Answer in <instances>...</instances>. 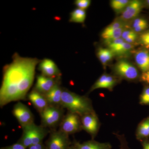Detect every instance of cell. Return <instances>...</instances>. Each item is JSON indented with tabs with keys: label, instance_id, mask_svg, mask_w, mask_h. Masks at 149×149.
Masks as SVG:
<instances>
[{
	"label": "cell",
	"instance_id": "6da1fadb",
	"mask_svg": "<svg viewBox=\"0 0 149 149\" xmlns=\"http://www.w3.org/2000/svg\"><path fill=\"white\" fill-rule=\"evenodd\" d=\"M40 61L37 58H25L15 53L13 61L3 68L0 89V106L11 102L24 100L34 82L35 68Z\"/></svg>",
	"mask_w": 149,
	"mask_h": 149
},
{
	"label": "cell",
	"instance_id": "7a4b0ae2",
	"mask_svg": "<svg viewBox=\"0 0 149 149\" xmlns=\"http://www.w3.org/2000/svg\"><path fill=\"white\" fill-rule=\"evenodd\" d=\"M61 106L80 117L95 111L92 102L88 97L77 95L65 88L63 90Z\"/></svg>",
	"mask_w": 149,
	"mask_h": 149
},
{
	"label": "cell",
	"instance_id": "3957f363",
	"mask_svg": "<svg viewBox=\"0 0 149 149\" xmlns=\"http://www.w3.org/2000/svg\"><path fill=\"white\" fill-rule=\"evenodd\" d=\"M22 129V136L18 142L26 148L42 143L49 132L47 128L42 125H36L35 123Z\"/></svg>",
	"mask_w": 149,
	"mask_h": 149
},
{
	"label": "cell",
	"instance_id": "277c9868",
	"mask_svg": "<svg viewBox=\"0 0 149 149\" xmlns=\"http://www.w3.org/2000/svg\"><path fill=\"white\" fill-rule=\"evenodd\" d=\"M63 108L59 106L49 105L40 114L41 125L47 128H54L60 125L64 116Z\"/></svg>",
	"mask_w": 149,
	"mask_h": 149
},
{
	"label": "cell",
	"instance_id": "5b68a950",
	"mask_svg": "<svg viewBox=\"0 0 149 149\" xmlns=\"http://www.w3.org/2000/svg\"><path fill=\"white\" fill-rule=\"evenodd\" d=\"M82 129L81 117L76 113L68 112L60 124L59 130L67 135L73 134Z\"/></svg>",
	"mask_w": 149,
	"mask_h": 149
},
{
	"label": "cell",
	"instance_id": "8992f818",
	"mask_svg": "<svg viewBox=\"0 0 149 149\" xmlns=\"http://www.w3.org/2000/svg\"><path fill=\"white\" fill-rule=\"evenodd\" d=\"M69 135L60 130L50 133L47 144V149H68L71 146Z\"/></svg>",
	"mask_w": 149,
	"mask_h": 149
},
{
	"label": "cell",
	"instance_id": "52a82bcc",
	"mask_svg": "<svg viewBox=\"0 0 149 149\" xmlns=\"http://www.w3.org/2000/svg\"><path fill=\"white\" fill-rule=\"evenodd\" d=\"M12 112L22 128L34 123L32 112L27 106L20 102L15 104Z\"/></svg>",
	"mask_w": 149,
	"mask_h": 149
},
{
	"label": "cell",
	"instance_id": "ba28073f",
	"mask_svg": "<svg viewBox=\"0 0 149 149\" xmlns=\"http://www.w3.org/2000/svg\"><path fill=\"white\" fill-rule=\"evenodd\" d=\"M114 71L118 76L128 80H136L139 76V72L136 67L124 60H121L116 64Z\"/></svg>",
	"mask_w": 149,
	"mask_h": 149
},
{
	"label": "cell",
	"instance_id": "9c48e42d",
	"mask_svg": "<svg viewBox=\"0 0 149 149\" xmlns=\"http://www.w3.org/2000/svg\"><path fill=\"white\" fill-rule=\"evenodd\" d=\"M82 129L90 134L92 137L95 136L100 127V123L95 111L81 116Z\"/></svg>",
	"mask_w": 149,
	"mask_h": 149
},
{
	"label": "cell",
	"instance_id": "30bf717a",
	"mask_svg": "<svg viewBox=\"0 0 149 149\" xmlns=\"http://www.w3.org/2000/svg\"><path fill=\"white\" fill-rule=\"evenodd\" d=\"M42 74L46 77L60 79L61 73L54 62L49 58L40 61L38 67Z\"/></svg>",
	"mask_w": 149,
	"mask_h": 149
},
{
	"label": "cell",
	"instance_id": "8fae6325",
	"mask_svg": "<svg viewBox=\"0 0 149 149\" xmlns=\"http://www.w3.org/2000/svg\"><path fill=\"white\" fill-rule=\"evenodd\" d=\"M144 3L139 0L130 1L128 5L123 11L120 18L125 21L136 18L143 8Z\"/></svg>",
	"mask_w": 149,
	"mask_h": 149
},
{
	"label": "cell",
	"instance_id": "7c38bea8",
	"mask_svg": "<svg viewBox=\"0 0 149 149\" xmlns=\"http://www.w3.org/2000/svg\"><path fill=\"white\" fill-rule=\"evenodd\" d=\"M60 79H54L46 77L40 74L37 77L36 84L34 90L45 95L52 89L60 81Z\"/></svg>",
	"mask_w": 149,
	"mask_h": 149
},
{
	"label": "cell",
	"instance_id": "4fadbf2b",
	"mask_svg": "<svg viewBox=\"0 0 149 149\" xmlns=\"http://www.w3.org/2000/svg\"><path fill=\"white\" fill-rule=\"evenodd\" d=\"M27 97L40 114L49 105L45 96L34 89L27 95Z\"/></svg>",
	"mask_w": 149,
	"mask_h": 149
},
{
	"label": "cell",
	"instance_id": "5bb4252c",
	"mask_svg": "<svg viewBox=\"0 0 149 149\" xmlns=\"http://www.w3.org/2000/svg\"><path fill=\"white\" fill-rule=\"evenodd\" d=\"M106 42L109 49L114 54L122 55L127 53L133 48V44L125 42L122 38Z\"/></svg>",
	"mask_w": 149,
	"mask_h": 149
},
{
	"label": "cell",
	"instance_id": "9a60e30c",
	"mask_svg": "<svg viewBox=\"0 0 149 149\" xmlns=\"http://www.w3.org/2000/svg\"><path fill=\"white\" fill-rule=\"evenodd\" d=\"M117 83V80L113 76L104 73L96 81L90 90L92 92L96 89L105 88L111 91Z\"/></svg>",
	"mask_w": 149,
	"mask_h": 149
},
{
	"label": "cell",
	"instance_id": "2e32d148",
	"mask_svg": "<svg viewBox=\"0 0 149 149\" xmlns=\"http://www.w3.org/2000/svg\"><path fill=\"white\" fill-rule=\"evenodd\" d=\"M63 90V88L59 82L49 92L44 95L49 105L61 106Z\"/></svg>",
	"mask_w": 149,
	"mask_h": 149
},
{
	"label": "cell",
	"instance_id": "e0dca14e",
	"mask_svg": "<svg viewBox=\"0 0 149 149\" xmlns=\"http://www.w3.org/2000/svg\"><path fill=\"white\" fill-rule=\"evenodd\" d=\"M135 61L142 72L149 70V51L143 49L138 51L135 54Z\"/></svg>",
	"mask_w": 149,
	"mask_h": 149
},
{
	"label": "cell",
	"instance_id": "ac0fdd59",
	"mask_svg": "<svg viewBox=\"0 0 149 149\" xmlns=\"http://www.w3.org/2000/svg\"><path fill=\"white\" fill-rule=\"evenodd\" d=\"M74 145L77 149H111V146L109 143H101L97 141H90L80 143L74 142Z\"/></svg>",
	"mask_w": 149,
	"mask_h": 149
},
{
	"label": "cell",
	"instance_id": "d6986e66",
	"mask_svg": "<svg viewBox=\"0 0 149 149\" xmlns=\"http://www.w3.org/2000/svg\"><path fill=\"white\" fill-rule=\"evenodd\" d=\"M125 27L113 30H106L104 29L102 33V37L106 41H111L121 38L122 33L125 30Z\"/></svg>",
	"mask_w": 149,
	"mask_h": 149
},
{
	"label": "cell",
	"instance_id": "ffe728a7",
	"mask_svg": "<svg viewBox=\"0 0 149 149\" xmlns=\"http://www.w3.org/2000/svg\"><path fill=\"white\" fill-rule=\"evenodd\" d=\"M97 55L99 59L105 67L111 60L114 54L109 49L100 48L98 50Z\"/></svg>",
	"mask_w": 149,
	"mask_h": 149
},
{
	"label": "cell",
	"instance_id": "44dd1931",
	"mask_svg": "<svg viewBox=\"0 0 149 149\" xmlns=\"http://www.w3.org/2000/svg\"><path fill=\"white\" fill-rule=\"evenodd\" d=\"M149 136V117L139 124L136 132L137 139H141Z\"/></svg>",
	"mask_w": 149,
	"mask_h": 149
},
{
	"label": "cell",
	"instance_id": "7402d4cb",
	"mask_svg": "<svg viewBox=\"0 0 149 149\" xmlns=\"http://www.w3.org/2000/svg\"><path fill=\"white\" fill-rule=\"evenodd\" d=\"M86 13L85 10L77 8L70 13V22L75 23H84L86 19Z\"/></svg>",
	"mask_w": 149,
	"mask_h": 149
},
{
	"label": "cell",
	"instance_id": "603a6c76",
	"mask_svg": "<svg viewBox=\"0 0 149 149\" xmlns=\"http://www.w3.org/2000/svg\"><path fill=\"white\" fill-rule=\"evenodd\" d=\"M130 1L128 0H113L111 2L112 8L116 12H121L124 10Z\"/></svg>",
	"mask_w": 149,
	"mask_h": 149
},
{
	"label": "cell",
	"instance_id": "cb8c5ba5",
	"mask_svg": "<svg viewBox=\"0 0 149 149\" xmlns=\"http://www.w3.org/2000/svg\"><path fill=\"white\" fill-rule=\"evenodd\" d=\"M139 42L147 49H149V29L141 33L139 36Z\"/></svg>",
	"mask_w": 149,
	"mask_h": 149
},
{
	"label": "cell",
	"instance_id": "d4e9b609",
	"mask_svg": "<svg viewBox=\"0 0 149 149\" xmlns=\"http://www.w3.org/2000/svg\"><path fill=\"white\" fill-rule=\"evenodd\" d=\"M140 103L142 105H149V86L144 88L140 97Z\"/></svg>",
	"mask_w": 149,
	"mask_h": 149
},
{
	"label": "cell",
	"instance_id": "484cf974",
	"mask_svg": "<svg viewBox=\"0 0 149 149\" xmlns=\"http://www.w3.org/2000/svg\"><path fill=\"white\" fill-rule=\"evenodd\" d=\"M91 2L90 0H76L74 1V4L77 8L85 10L91 5Z\"/></svg>",
	"mask_w": 149,
	"mask_h": 149
},
{
	"label": "cell",
	"instance_id": "4316f807",
	"mask_svg": "<svg viewBox=\"0 0 149 149\" xmlns=\"http://www.w3.org/2000/svg\"><path fill=\"white\" fill-rule=\"evenodd\" d=\"M149 24L148 22L146 19L142 17H138L134 19L132 24L133 29L145 25V24Z\"/></svg>",
	"mask_w": 149,
	"mask_h": 149
},
{
	"label": "cell",
	"instance_id": "83f0119b",
	"mask_svg": "<svg viewBox=\"0 0 149 149\" xmlns=\"http://www.w3.org/2000/svg\"><path fill=\"white\" fill-rule=\"evenodd\" d=\"M122 27H125L123 23L121 22L116 21L113 22L112 23L109 25L104 29L106 30H110L119 29V28H122Z\"/></svg>",
	"mask_w": 149,
	"mask_h": 149
},
{
	"label": "cell",
	"instance_id": "f1b7e54d",
	"mask_svg": "<svg viewBox=\"0 0 149 149\" xmlns=\"http://www.w3.org/2000/svg\"><path fill=\"white\" fill-rule=\"evenodd\" d=\"M137 33L134 32L133 30L125 29L123 32L121 38L124 40L129 37L137 36Z\"/></svg>",
	"mask_w": 149,
	"mask_h": 149
},
{
	"label": "cell",
	"instance_id": "f546056e",
	"mask_svg": "<svg viewBox=\"0 0 149 149\" xmlns=\"http://www.w3.org/2000/svg\"><path fill=\"white\" fill-rule=\"evenodd\" d=\"M27 148L19 142L1 149H26Z\"/></svg>",
	"mask_w": 149,
	"mask_h": 149
},
{
	"label": "cell",
	"instance_id": "4dcf8cb0",
	"mask_svg": "<svg viewBox=\"0 0 149 149\" xmlns=\"http://www.w3.org/2000/svg\"><path fill=\"white\" fill-rule=\"evenodd\" d=\"M140 79L142 82L149 84V70L146 72H142Z\"/></svg>",
	"mask_w": 149,
	"mask_h": 149
},
{
	"label": "cell",
	"instance_id": "1f68e13d",
	"mask_svg": "<svg viewBox=\"0 0 149 149\" xmlns=\"http://www.w3.org/2000/svg\"><path fill=\"white\" fill-rule=\"evenodd\" d=\"M29 149H47V148L43 145L42 143L34 145L29 147Z\"/></svg>",
	"mask_w": 149,
	"mask_h": 149
},
{
	"label": "cell",
	"instance_id": "d6a6232c",
	"mask_svg": "<svg viewBox=\"0 0 149 149\" xmlns=\"http://www.w3.org/2000/svg\"><path fill=\"white\" fill-rule=\"evenodd\" d=\"M138 38V36H133L127 38L126 40H124L125 42L128 43V44H133L135 41H136V39Z\"/></svg>",
	"mask_w": 149,
	"mask_h": 149
},
{
	"label": "cell",
	"instance_id": "836d02e7",
	"mask_svg": "<svg viewBox=\"0 0 149 149\" xmlns=\"http://www.w3.org/2000/svg\"><path fill=\"white\" fill-rule=\"evenodd\" d=\"M143 146V149H149V142H144Z\"/></svg>",
	"mask_w": 149,
	"mask_h": 149
},
{
	"label": "cell",
	"instance_id": "e575fe53",
	"mask_svg": "<svg viewBox=\"0 0 149 149\" xmlns=\"http://www.w3.org/2000/svg\"><path fill=\"white\" fill-rule=\"evenodd\" d=\"M68 149H77V148H76L75 146H74V145H73V146H70V147Z\"/></svg>",
	"mask_w": 149,
	"mask_h": 149
},
{
	"label": "cell",
	"instance_id": "d590c367",
	"mask_svg": "<svg viewBox=\"0 0 149 149\" xmlns=\"http://www.w3.org/2000/svg\"><path fill=\"white\" fill-rule=\"evenodd\" d=\"M146 5L149 7V0H147V1H146Z\"/></svg>",
	"mask_w": 149,
	"mask_h": 149
},
{
	"label": "cell",
	"instance_id": "8d00e7d4",
	"mask_svg": "<svg viewBox=\"0 0 149 149\" xmlns=\"http://www.w3.org/2000/svg\"></svg>",
	"mask_w": 149,
	"mask_h": 149
}]
</instances>
